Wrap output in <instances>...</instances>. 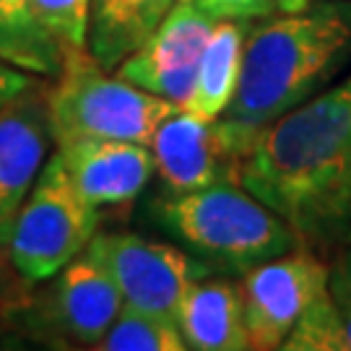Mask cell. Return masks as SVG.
Segmentation results:
<instances>
[{"label":"cell","mask_w":351,"mask_h":351,"mask_svg":"<svg viewBox=\"0 0 351 351\" xmlns=\"http://www.w3.org/2000/svg\"><path fill=\"white\" fill-rule=\"evenodd\" d=\"M349 55L351 13L339 5H315L250 26L237 91L216 120L242 162L265 128L317 94Z\"/></svg>","instance_id":"6da1fadb"},{"label":"cell","mask_w":351,"mask_h":351,"mask_svg":"<svg viewBox=\"0 0 351 351\" xmlns=\"http://www.w3.org/2000/svg\"><path fill=\"white\" fill-rule=\"evenodd\" d=\"M351 167V73L278 117L242 162L239 182L300 237H323Z\"/></svg>","instance_id":"7a4b0ae2"},{"label":"cell","mask_w":351,"mask_h":351,"mask_svg":"<svg viewBox=\"0 0 351 351\" xmlns=\"http://www.w3.org/2000/svg\"><path fill=\"white\" fill-rule=\"evenodd\" d=\"M149 213L211 274H247L255 265L297 250L302 242L297 229L242 182L164 193L149 203Z\"/></svg>","instance_id":"3957f363"},{"label":"cell","mask_w":351,"mask_h":351,"mask_svg":"<svg viewBox=\"0 0 351 351\" xmlns=\"http://www.w3.org/2000/svg\"><path fill=\"white\" fill-rule=\"evenodd\" d=\"M45 97L52 141L58 146L84 138L151 146L164 117L180 110L175 101L143 91L120 75H107L88 52L65 58L55 86Z\"/></svg>","instance_id":"277c9868"},{"label":"cell","mask_w":351,"mask_h":351,"mask_svg":"<svg viewBox=\"0 0 351 351\" xmlns=\"http://www.w3.org/2000/svg\"><path fill=\"white\" fill-rule=\"evenodd\" d=\"M99 226V208L78 193L55 151L8 224V250L29 284L50 281L88 247Z\"/></svg>","instance_id":"5b68a950"},{"label":"cell","mask_w":351,"mask_h":351,"mask_svg":"<svg viewBox=\"0 0 351 351\" xmlns=\"http://www.w3.org/2000/svg\"><path fill=\"white\" fill-rule=\"evenodd\" d=\"M88 247L107 265L123 294V304L175 323L190 284L211 276V271L188 250L130 232H97Z\"/></svg>","instance_id":"8992f818"},{"label":"cell","mask_w":351,"mask_h":351,"mask_svg":"<svg viewBox=\"0 0 351 351\" xmlns=\"http://www.w3.org/2000/svg\"><path fill=\"white\" fill-rule=\"evenodd\" d=\"M247 341L255 351L281 349L304 307L328 287V265L307 250H291L242 274Z\"/></svg>","instance_id":"52a82bcc"},{"label":"cell","mask_w":351,"mask_h":351,"mask_svg":"<svg viewBox=\"0 0 351 351\" xmlns=\"http://www.w3.org/2000/svg\"><path fill=\"white\" fill-rule=\"evenodd\" d=\"M216 19L195 0H185L167 13L159 29L138 50L114 68L123 81L182 107L193 91L195 73Z\"/></svg>","instance_id":"ba28073f"},{"label":"cell","mask_w":351,"mask_h":351,"mask_svg":"<svg viewBox=\"0 0 351 351\" xmlns=\"http://www.w3.org/2000/svg\"><path fill=\"white\" fill-rule=\"evenodd\" d=\"M156 175L167 193H190L221 182H239L242 156L232 149L216 120H198L182 107L151 138Z\"/></svg>","instance_id":"9c48e42d"},{"label":"cell","mask_w":351,"mask_h":351,"mask_svg":"<svg viewBox=\"0 0 351 351\" xmlns=\"http://www.w3.org/2000/svg\"><path fill=\"white\" fill-rule=\"evenodd\" d=\"M50 281L52 291L39 323H47L63 339L97 349L123 307V294L107 265L86 247Z\"/></svg>","instance_id":"30bf717a"},{"label":"cell","mask_w":351,"mask_h":351,"mask_svg":"<svg viewBox=\"0 0 351 351\" xmlns=\"http://www.w3.org/2000/svg\"><path fill=\"white\" fill-rule=\"evenodd\" d=\"M78 193L94 208L130 203L156 175L151 146L133 141L84 138L58 146Z\"/></svg>","instance_id":"8fae6325"},{"label":"cell","mask_w":351,"mask_h":351,"mask_svg":"<svg viewBox=\"0 0 351 351\" xmlns=\"http://www.w3.org/2000/svg\"><path fill=\"white\" fill-rule=\"evenodd\" d=\"M34 88L0 110V224H11L47 162L52 141L47 97Z\"/></svg>","instance_id":"7c38bea8"},{"label":"cell","mask_w":351,"mask_h":351,"mask_svg":"<svg viewBox=\"0 0 351 351\" xmlns=\"http://www.w3.org/2000/svg\"><path fill=\"white\" fill-rule=\"evenodd\" d=\"M177 326L195 351H247L242 287L226 278L193 281L177 310Z\"/></svg>","instance_id":"4fadbf2b"},{"label":"cell","mask_w":351,"mask_h":351,"mask_svg":"<svg viewBox=\"0 0 351 351\" xmlns=\"http://www.w3.org/2000/svg\"><path fill=\"white\" fill-rule=\"evenodd\" d=\"M185 0H88L86 50L104 71H114Z\"/></svg>","instance_id":"5bb4252c"},{"label":"cell","mask_w":351,"mask_h":351,"mask_svg":"<svg viewBox=\"0 0 351 351\" xmlns=\"http://www.w3.org/2000/svg\"><path fill=\"white\" fill-rule=\"evenodd\" d=\"M247 32L250 21H216L211 37L203 47L193 91L182 104L188 114L198 120H219L226 112L239 84Z\"/></svg>","instance_id":"9a60e30c"},{"label":"cell","mask_w":351,"mask_h":351,"mask_svg":"<svg viewBox=\"0 0 351 351\" xmlns=\"http://www.w3.org/2000/svg\"><path fill=\"white\" fill-rule=\"evenodd\" d=\"M0 60L45 78L63 71V50L37 19L32 0H0Z\"/></svg>","instance_id":"2e32d148"},{"label":"cell","mask_w":351,"mask_h":351,"mask_svg":"<svg viewBox=\"0 0 351 351\" xmlns=\"http://www.w3.org/2000/svg\"><path fill=\"white\" fill-rule=\"evenodd\" d=\"M99 351H188L180 326L169 317L143 313L123 304L104 339L97 343Z\"/></svg>","instance_id":"e0dca14e"},{"label":"cell","mask_w":351,"mask_h":351,"mask_svg":"<svg viewBox=\"0 0 351 351\" xmlns=\"http://www.w3.org/2000/svg\"><path fill=\"white\" fill-rule=\"evenodd\" d=\"M284 351H351L346 328L341 323L336 304L326 291H320L300 315V320L289 330Z\"/></svg>","instance_id":"ac0fdd59"},{"label":"cell","mask_w":351,"mask_h":351,"mask_svg":"<svg viewBox=\"0 0 351 351\" xmlns=\"http://www.w3.org/2000/svg\"><path fill=\"white\" fill-rule=\"evenodd\" d=\"M42 26L60 45L63 58L81 55L86 50L88 0H32Z\"/></svg>","instance_id":"d6986e66"},{"label":"cell","mask_w":351,"mask_h":351,"mask_svg":"<svg viewBox=\"0 0 351 351\" xmlns=\"http://www.w3.org/2000/svg\"><path fill=\"white\" fill-rule=\"evenodd\" d=\"M216 21H263L274 16L300 13L310 8V0H195Z\"/></svg>","instance_id":"ffe728a7"},{"label":"cell","mask_w":351,"mask_h":351,"mask_svg":"<svg viewBox=\"0 0 351 351\" xmlns=\"http://www.w3.org/2000/svg\"><path fill=\"white\" fill-rule=\"evenodd\" d=\"M32 287L34 284H29L11 261L8 224H0V326L19 315H26V310L34 304Z\"/></svg>","instance_id":"44dd1931"},{"label":"cell","mask_w":351,"mask_h":351,"mask_svg":"<svg viewBox=\"0 0 351 351\" xmlns=\"http://www.w3.org/2000/svg\"><path fill=\"white\" fill-rule=\"evenodd\" d=\"M328 294L339 310L351 346V247L341 250L336 261L328 265Z\"/></svg>","instance_id":"7402d4cb"},{"label":"cell","mask_w":351,"mask_h":351,"mask_svg":"<svg viewBox=\"0 0 351 351\" xmlns=\"http://www.w3.org/2000/svg\"><path fill=\"white\" fill-rule=\"evenodd\" d=\"M34 86H37V81L32 78V73H26L21 68L0 60V110Z\"/></svg>","instance_id":"603a6c76"},{"label":"cell","mask_w":351,"mask_h":351,"mask_svg":"<svg viewBox=\"0 0 351 351\" xmlns=\"http://www.w3.org/2000/svg\"><path fill=\"white\" fill-rule=\"evenodd\" d=\"M349 224H351V167L346 169L339 190H336V195L330 201L326 234H339L341 229H346Z\"/></svg>","instance_id":"cb8c5ba5"}]
</instances>
